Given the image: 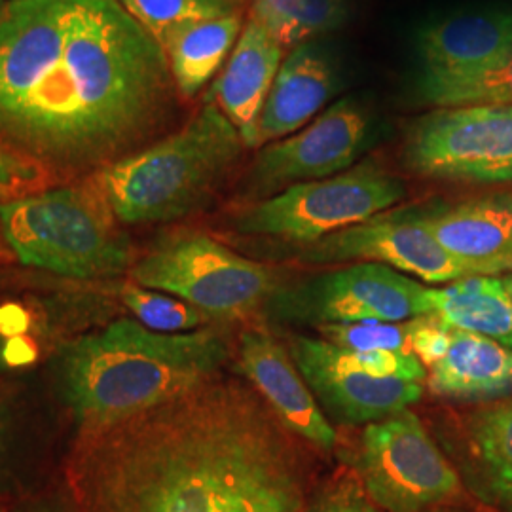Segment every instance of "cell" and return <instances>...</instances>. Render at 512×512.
I'll return each mask as SVG.
<instances>
[{
  "instance_id": "6da1fadb",
  "label": "cell",
  "mask_w": 512,
  "mask_h": 512,
  "mask_svg": "<svg viewBox=\"0 0 512 512\" xmlns=\"http://www.w3.org/2000/svg\"><path fill=\"white\" fill-rule=\"evenodd\" d=\"M160 42L118 0H8L0 141L57 175L133 154L175 109Z\"/></svg>"
},
{
  "instance_id": "7a4b0ae2",
  "label": "cell",
  "mask_w": 512,
  "mask_h": 512,
  "mask_svg": "<svg viewBox=\"0 0 512 512\" xmlns=\"http://www.w3.org/2000/svg\"><path fill=\"white\" fill-rule=\"evenodd\" d=\"M291 435L253 387L219 374L80 431L67 463L74 512H298Z\"/></svg>"
},
{
  "instance_id": "3957f363",
  "label": "cell",
  "mask_w": 512,
  "mask_h": 512,
  "mask_svg": "<svg viewBox=\"0 0 512 512\" xmlns=\"http://www.w3.org/2000/svg\"><path fill=\"white\" fill-rule=\"evenodd\" d=\"M230 357L219 330L165 334L122 319L61 348L55 374L80 431L110 427L219 376Z\"/></svg>"
},
{
  "instance_id": "277c9868",
  "label": "cell",
  "mask_w": 512,
  "mask_h": 512,
  "mask_svg": "<svg viewBox=\"0 0 512 512\" xmlns=\"http://www.w3.org/2000/svg\"><path fill=\"white\" fill-rule=\"evenodd\" d=\"M245 148L236 126L207 101L183 128L99 169L90 179L118 222H171L211 202Z\"/></svg>"
},
{
  "instance_id": "5b68a950",
  "label": "cell",
  "mask_w": 512,
  "mask_h": 512,
  "mask_svg": "<svg viewBox=\"0 0 512 512\" xmlns=\"http://www.w3.org/2000/svg\"><path fill=\"white\" fill-rule=\"evenodd\" d=\"M0 230L21 264L74 279L131 268L129 238L92 179L0 205Z\"/></svg>"
},
{
  "instance_id": "8992f818",
  "label": "cell",
  "mask_w": 512,
  "mask_h": 512,
  "mask_svg": "<svg viewBox=\"0 0 512 512\" xmlns=\"http://www.w3.org/2000/svg\"><path fill=\"white\" fill-rule=\"evenodd\" d=\"M406 186L382 165L368 160L334 177L298 183L243 207L234 228L310 245L340 230L374 219L403 202Z\"/></svg>"
},
{
  "instance_id": "52a82bcc",
  "label": "cell",
  "mask_w": 512,
  "mask_h": 512,
  "mask_svg": "<svg viewBox=\"0 0 512 512\" xmlns=\"http://www.w3.org/2000/svg\"><path fill=\"white\" fill-rule=\"evenodd\" d=\"M135 285L177 296L211 319H241L279 287L264 264L234 253L202 232L160 239L131 266Z\"/></svg>"
},
{
  "instance_id": "ba28073f",
  "label": "cell",
  "mask_w": 512,
  "mask_h": 512,
  "mask_svg": "<svg viewBox=\"0 0 512 512\" xmlns=\"http://www.w3.org/2000/svg\"><path fill=\"white\" fill-rule=\"evenodd\" d=\"M270 317L287 325L401 323L429 315L427 287L378 262L279 285L264 304Z\"/></svg>"
},
{
  "instance_id": "9c48e42d",
  "label": "cell",
  "mask_w": 512,
  "mask_h": 512,
  "mask_svg": "<svg viewBox=\"0 0 512 512\" xmlns=\"http://www.w3.org/2000/svg\"><path fill=\"white\" fill-rule=\"evenodd\" d=\"M404 164L427 179L511 183L512 105L427 112L406 135Z\"/></svg>"
},
{
  "instance_id": "30bf717a",
  "label": "cell",
  "mask_w": 512,
  "mask_h": 512,
  "mask_svg": "<svg viewBox=\"0 0 512 512\" xmlns=\"http://www.w3.org/2000/svg\"><path fill=\"white\" fill-rule=\"evenodd\" d=\"M359 473L368 497L387 512L427 511L461 488L456 469L412 410L366 425Z\"/></svg>"
},
{
  "instance_id": "8fae6325",
  "label": "cell",
  "mask_w": 512,
  "mask_h": 512,
  "mask_svg": "<svg viewBox=\"0 0 512 512\" xmlns=\"http://www.w3.org/2000/svg\"><path fill=\"white\" fill-rule=\"evenodd\" d=\"M370 118L351 99L323 110L306 128L258 148L247 188L264 200L298 183L319 181L351 169L366 145Z\"/></svg>"
},
{
  "instance_id": "7c38bea8",
  "label": "cell",
  "mask_w": 512,
  "mask_h": 512,
  "mask_svg": "<svg viewBox=\"0 0 512 512\" xmlns=\"http://www.w3.org/2000/svg\"><path fill=\"white\" fill-rule=\"evenodd\" d=\"M298 258L308 264H340L349 260L378 262L435 285L473 277L440 247L414 211L382 213L330 234L304 245Z\"/></svg>"
},
{
  "instance_id": "4fadbf2b",
  "label": "cell",
  "mask_w": 512,
  "mask_h": 512,
  "mask_svg": "<svg viewBox=\"0 0 512 512\" xmlns=\"http://www.w3.org/2000/svg\"><path fill=\"white\" fill-rule=\"evenodd\" d=\"M289 353L323 412L346 425L385 420L408 410L423 395V384L372 376L355 363L349 349L325 338L296 336Z\"/></svg>"
},
{
  "instance_id": "5bb4252c",
  "label": "cell",
  "mask_w": 512,
  "mask_h": 512,
  "mask_svg": "<svg viewBox=\"0 0 512 512\" xmlns=\"http://www.w3.org/2000/svg\"><path fill=\"white\" fill-rule=\"evenodd\" d=\"M238 366L287 431L321 452H330L336 446L338 435L327 414L294 365L291 353L270 332H241Z\"/></svg>"
},
{
  "instance_id": "9a60e30c",
  "label": "cell",
  "mask_w": 512,
  "mask_h": 512,
  "mask_svg": "<svg viewBox=\"0 0 512 512\" xmlns=\"http://www.w3.org/2000/svg\"><path fill=\"white\" fill-rule=\"evenodd\" d=\"M440 247L471 275H499L512 260V194L418 213Z\"/></svg>"
},
{
  "instance_id": "2e32d148",
  "label": "cell",
  "mask_w": 512,
  "mask_h": 512,
  "mask_svg": "<svg viewBox=\"0 0 512 512\" xmlns=\"http://www.w3.org/2000/svg\"><path fill=\"white\" fill-rule=\"evenodd\" d=\"M283 59L285 48L264 27L247 18L232 54L211 86L209 101L236 126L247 148H253L260 112Z\"/></svg>"
},
{
  "instance_id": "e0dca14e",
  "label": "cell",
  "mask_w": 512,
  "mask_h": 512,
  "mask_svg": "<svg viewBox=\"0 0 512 512\" xmlns=\"http://www.w3.org/2000/svg\"><path fill=\"white\" fill-rule=\"evenodd\" d=\"M329 57L300 44L283 59L256 124L253 148H262L306 128L338 92Z\"/></svg>"
},
{
  "instance_id": "ac0fdd59",
  "label": "cell",
  "mask_w": 512,
  "mask_h": 512,
  "mask_svg": "<svg viewBox=\"0 0 512 512\" xmlns=\"http://www.w3.org/2000/svg\"><path fill=\"white\" fill-rule=\"evenodd\" d=\"M425 73H458L512 55V10L458 14L420 35Z\"/></svg>"
},
{
  "instance_id": "d6986e66",
  "label": "cell",
  "mask_w": 512,
  "mask_h": 512,
  "mask_svg": "<svg viewBox=\"0 0 512 512\" xmlns=\"http://www.w3.org/2000/svg\"><path fill=\"white\" fill-rule=\"evenodd\" d=\"M429 389L456 401H492L512 395V348L465 330L452 329L450 346L429 368Z\"/></svg>"
},
{
  "instance_id": "ffe728a7",
  "label": "cell",
  "mask_w": 512,
  "mask_h": 512,
  "mask_svg": "<svg viewBox=\"0 0 512 512\" xmlns=\"http://www.w3.org/2000/svg\"><path fill=\"white\" fill-rule=\"evenodd\" d=\"M427 308L448 329L480 334L512 348V304L503 277L473 275L427 289Z\"/></svg>"
},
{
  "instance_id": "44dd1931",
  "label": "cell",
  "mask_w": 512,
  "mask_h": 512,
  "mask_svg": "<svg viewBox=\"0 0 512 512\" xmlns=\"http://www.w3.org/2000/svg\"><path fill=\"white\" fill-rule=\"evenodd\" d=\"M243 16L232 14L205 19L183 29L162 42L177 93L183 99H194L203 86L219 73L226 57L232 54L243 31Z\"/></svg>"
},
{
  "instance_id": "7402d4cb",
  "label": "cell",
  "mask_w": 512,
  "mask_h": 512,
  "mask_svg": "<svg viewBox=\"0 0 512 512\" xmlns=\"http://www.w3.org/2000/svg\"><path fill=\"white\" fill-rule=\"evenodd\" d=\"M465 433L482 490L501 511L512 512V397L473 414Z\"/></svg>"
},
{
  "instance_id": "603a6c76",
  "label": "cell",
  "mask_w": 512,
  "mask_h": 512,
  "mask_svg": "<svg viewBox=\"0 0 512 512\" xmlns=\"http://www.w3.org/2000/svg\"><path fill=\"white\" fill-rule=\"evenodd\" d=\"M348 18L349 0H251L249 10V19L285 50L340 29Z\"/></svg>"
},
{
  "instance_id": "cb8c5ba5",
  "label": "cell",
  "mask_w": 512,
  "mask_h": 512,
  "mask_svg": "<svg viewBox=\"0 0 512 512\" xmlns=\"http://www.w3.org/2000/svg\"><path fill=\"white\" fill-rule=\"evenodd\" d=\"M421 97L439 109L512 105V55L458 73H423Z\"/></svg>"
},
{
  "instance_id": "d4e9b609",
  "label": "cell",
  "mask_w": 512,
  "mask_h": 512,
  "mask_svg": "<svg viewBox=\"0 0 512 512\" xmlns=\"http://www.w3.org/2000/svg\"><path fill=\"white\" fill-rule=\"evenodd\" d=\"M162 46L165 38L186 25L239 14L241 6L228 0H118Z\"/></svg>"
},
{
  "instance_id": "484cf974",
  "label": "cell",
  "mask_w": 512,
  "mask_h": 512,
  "mask_svg": "<svg viewBox=\"0 0 512 512\" xmlns=\"http://www.w3.org/2000/svg\"><path fill=\"white\" fill-rule=\"evenodd\" d=\"M122 302L126 304L137 323L165 334H183L200 330L211 321L202 310L190 306L177 296L145 289L141 285H124Z\"/></svg>"
},
{
  "instance_id": "4316f807",
  "label": "cell",
  "mask_w": 512,
  "mask_h": 512,
  "mask_svg": "<svg viewBox=\"0 0 512 512\" xmlns=\"http://www.w3.org/2000/svg\"><path fill=\"white\" fill-rule=\"evenodd\" d=\"M425 315L401 323H351L317 327L321 338L351 351H403L412 353V336Z\"/></svg>"
},
{
  "instance_id": "83f0119b",
  "label": "cell",
  "mask_w": 512,
  "mask_h": 512,
  "mask_svg": "<svg viewBox=\"0 0 512 512\" xmlns=\"http://www.w3.org/2000/svg\"><path fill=\"white\" fill-rule=\"evenodd\" d=\"M59 179L48 165L0 141V205L50 190Z\"/></svg>"
},
{
  "instance_id": "f1b7e54d",
  "label": "cell",
  "mask_w": 512,
  "mask_h": 512,
  "mask_svg": "<svg viewBox=\"0 0 512 512\" xmlns=\"http://www.w3.org/2000/svg\"><path fill=\"white\" fill-rule=\"evenodd\" d=\"M450 336H452V329L444 327L437 317L425 315L420 329L416 330L412 336L410 351L412 355L418 357L421 365L431 368L446 353V349L450 346Z\"/></svg>"
},
{
  "instance_id": "f546056e",
  "label": "cell",
  "mask_w": 512,
  "mask_h": 512,
  "mask_svg": "<svg viewBox=\"0 0 512 512\" xmlns=\"http://www.w3.org/2000/svg\"><path fill=\"white\" fill-rule=\"evenodd\" d=\"M308 512H382L380 507L366 503L363 497L353 494H342L332 497L329 501L315 505Z\"/></svg>"
},
{
  "instance_id": "4dcf8cb0",
  "label": "cell",
  "mask_w": 512,
  "mask_h": 512,
  "mask_svg": "<svg viewBox=\"0 0 512 512\" xmlns=\"http://www.w3.org/2000/svg\"><path fill=\"white\" fill-rule=\"evenodd\" d=\"M10 442H12V412L8 404L0 399V480L6 473L10 459Z\"/></svg>"
},
{
  "instance_id": "1f68e13d",
  "label": "cell",
  "mask_w": 512,
  "mask_h": 512,
  "mask_svg": "<svg viewBox=\"0 0 512 512\" xmlns=\"http://www.w3.org/2000/svg\"><path fill=\"white\" fill-rule=\"evenodd\" d=\"M10 348H12V342H6L4 336L0 334V372L14 366L12 365V357H10Z\"/></svg>"
},
{
  "instance_id": "d6a6232c",
  "label": "cell",
  "mask_w": 512,
  "mask_h": 512,
  "mask_svg": "<svg viewBox=\"0 0 512 512\" xmlns=\"http://www.w3.org/2000/svg\"><path fill=\"white\" fill-rule=\"evenodd\" d=\"M8 255H12V253H10V249H8L6 241H4V236H2V230H0V258H6Z\"/></svg>"
},
{
  "instance_id": "836d02e7",
  "label": "cell",
  "mask_w": 512,
  "mask_h": 512,
  "mask_svg": "<svg viewBox=\"0 0 512 512\" xmlns=\"http://www.w3.org/2000/svg\"><path fill=\"white\" fill-rule=\"evenodd\" d=\"M503 283H505V289H507V294H509V298H511L512 304V275H507V277H503Z\"/></svg>"
},
{
  "instance_id": "e575fe53",
  "label": "cell",
  "mask_w": 512,
  "mask_h": 512,
  "mask_svg": "<svg viewBox=\"0 0 512 512\" xmlns=\"http://www.w3.org/2000/svg\"><path fill=\"white\" fill-rule=\"evenodd\" d=\"M6 4H8V0H0V18H2L4 10H6Z\"/></svg>"
},
{
  "instance_id": "d590c367",
  "label": "cell",
  "mask_w": 512,
  "mask_h": 512,
  "mask_svg": "<svg viewBox=\"0 0 512 512\" xmlns=\"http://www.w3.org/2000/svg\"><path fill=\"white\" fill-rule=\"evenodd\" d=\"M228 2H232V4H238V6H241V8H243V4H245L247 0H228Z\"/></svg>"
},
{
  "instance_id": "8d00e7d4",
  "label": "cell",
  "mask_w": 512,
  "mask_h": 512,
  "mask_svg": "<svg viewBox=\"0 0 512 512\" xmlns=\"http://www.w3.org/2000/svg\"><path fill=\"white\" fill-rule=\"evenodd\" d=\"M507 272H511V274H512V260H511V264H509V270H507Z\"/></svg>"
},
{
  "instance_id": "74e56055",
  "label": "cell",
  "mask_w": 512,
  "mask_h": 512,
  "mask_svg": "<svg viewBox=\"0 0 512 512\" xmlns=\"http://www.w3.org/2000/svg\"><path fill=\"white\" fill-rule=\"evenodd\" d=\"M0 512H8V511H4V509H0Z\"/></svg>"
}]
</instances>
